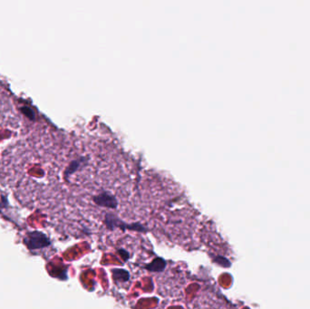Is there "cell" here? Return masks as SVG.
I'll return each instance as SVG.
<instances>
[{"label":"cell","mask_w":310,"mask_h":309,"mask_svg":"<svg viewBox=\"0 0 310 309\" xmlns=\"http://www.w3.org/2000/svg\"><path fill=\"white\" fill-rule=\"evenodd\" d=\"M94 201L97 205L102 206V207H106V208H111V209L116 208V199L113 195L107 193H101V194L97 195L94 198Z\"/></svg>","instance_id":"cell-1"}]
</instances>
